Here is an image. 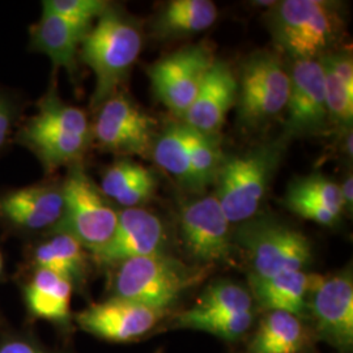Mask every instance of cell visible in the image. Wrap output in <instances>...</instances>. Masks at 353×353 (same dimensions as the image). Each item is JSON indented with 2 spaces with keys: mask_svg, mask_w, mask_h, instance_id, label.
<instances>
[{
  "mask_svg": "<svg viewBox=\"0 0 353 353\" xmlns=\"http://www.w3.org/2000/svg\"><path fill=\"white\" fill-rule=\"evenodd\" d=\"M143 34L137 20L110 6L80 45V58L96 77L92 105L101 106L113 97L139 58Z\"/></svg>",
  "mask_w": 353,
  "mask_h": 353,
  "instance_id": "cell-1",
  "label": "cell"
},
{
  "mask_svg": "<svg viewBox=\"0 0 353 353\" xmlns=\"http://www.w3.org/2000/svg\"><path fill=\"white\" fill-rule=\"evenodd\" d=\"M272 38L296 61H313L330 52L344 29L341 7L326 0H284L268 16Z\"/></svg>",
  "mask_w": 353,
  "mask_h": 353,
  "instance_id": "cell-2",
  "label": "cell"
},
{
  "mask_svg": "<svg viewBox=\"0 0 353 353\" xmlns=\"http://www.w3.org/2000/svg\"><path fill=\"white\" fill-rule=\"evenodd\" d=\"M287 139L224 159L216 176L217 201L230 224L245 223L258 212L276 173Z\"/></svg>",
  "mask_w": 353,
  "mask_h": 353,
  "instance_id": "cell-3",
  "label": "cell"
},
{
  "mask_svg": "<svg viewBox=\"0 0 353 353\" xmlns=\"http://www.w3.org/2000/svg\"><path fill=\"white\" fill-rule=\"evenodd\" d=\"M117 267L114 297L166 312L205 276L203 267L191 268L164 252L134 258Z\"/></svg>",
  "mask_w": 353,
  "mask_h": 353,
  "instance_id": "cell-4",
  "label": "cell"
},
{
  "mask_svg": "<svg viewBox=\"0 0 353 353\" xmlns=\"http://www.w3.org/2000/svg\"><path fill=\"white\" fill-rule=\"evenodd\" d=\"M236 240L246 254L256 278L303 271L312 263V243L303 232L274 219H250L242 224Z\"/></svg>",
  "mask_w": 353,
  "mask_h": 353,
  "instance_id": "cell-5",
  "label": "cell"
},
{
  "mask_svg": "<svg viewBox=\"0 0 353 353\" xmlns=\"http://www.w3.org/2000/svg\"><path fill=\"white\" fill-rule=\"evenodd\" d=\"M62 195L63 211L52 233L71 236L90 252L108 243L118 224V212L81 168L70 170Z\"/></svg>",
  "mask_w": 353,
  "mask_h": 353,
  "instance_id": "cell-6",
  "label": "cell"
},
{
  "mask_svg": "<svg viewBox=\"0 0 353 353\" xmlns=\"http://www.w3.org/2000/svg\"><path fill=\"white\" fill-rule=\"evenodd\" d=\"M290 96V72L278 55L259 51L242 65L237 103L243 126H263L281 113Z\"/></svg>",
  "mask_w": 353,
  "mask_h": 353,
  "instance_id": "cell-7",
  "label": "cell"
},
{
  "mask_svg": "<svg viewBox=\"0 0 353 353\" xmlns=\"http://www.w3.org/2000/svg\"><path fill=\"white\" fill-rule=\"evenodd\" d=\"M314 335L341 353L352 352L353 280L350 270L335 275H313L307 296Z\"/></svg>",
  "mask_w": 353,
  "mask_h": 353,
  "instance_id": "cell-8",
  "label": "cell"
},
{
  "mask_svg": "<svg viewBox=\"0 0 353 353\" xmlns=\"http://www.w3.org/2000/svg\"><path fill=\"white\" fill-rule=\"evenodd\" d=\"M179 230L186 252L198 263L233 262L230 223L216 196H205L183 205L179 214Z\"/></svg>",
  "mask_w": 353,
  "mask_h": 353,
  "instance_id": "cell-9",
  "label": "cell"
},
{
  "mask_svg": "<svg viewBox=\"0 0 353 353\" xmlns=\"http://www.w3.org/2000/svg\"><path fill=\"white\" fill-rule=\"evenodd\" d=\"M212 52L202 45L188 46L152 64V89L165 106L183 118L214 64Z\"/></svg>",
  "mask_w": 353,
  "mask_h": 353,
  "instance_id": "cell-10",
  "label": "cell"
},
{
  "mask_svg": "<svg viewBox=\"0 0 353 353\" xmlns=\"http://www.w3.org/2000/svg\"><path fill=\"white\" fill-rule=\"evenodd\" d=\"M156 119L125 94H114L100 106L94 137L106 151L148 157L156 137Z\"/></svg>",
  "mask_w": 353,
  "mask_h": 353,
  "instance_id": "cell-11",
  "label": "cell"
},
{
  "mask_svg": "<svg viewBox=\"0 0 353 353\" xmlns=\"http://www.w3.org/2000/svg\"><path fill=\"white\" fill-rule=\"evenodd\" d=\"M168 313L112 297L103 303H92L76 316V321L80 327L94 336L114 343H128L147 335Z\"/></svg>",
  "mask_w": 353,
  "mask_h": 353,
  "instance_id": "cell-12",
  "label": "cell"
},
{
  "mask_svg": "<svg viewBox=\"0 0 353 353\" xmlns=\"http://www.w3.org/2000/svg\"><path fill=\"white\" fill-rule=\"evenodd\" d=\"M284 139L318 134L327 126L325 77L319 59L296 61L290 72Z\"/></svg>",
  "mask_w": 353,
  "mask_h": 353,
  "instance_id": "cell-13",
  "label": "cell"
},
{
  "mask_svg": "<svg viewBox=\"0 0 353 353\" xmlns=\"http://www.w3.org/2000/svg\"><path fill=\"white\" fill-rule=\"evenodd\" d=\"M163 221L140 207L118 212V224L113 237L96 252L93 259L101 265H118L130 259L161 254L164 250Z\"/></svg>",
  "mask_w": 353,
  "mask_h": 353,
  "instance_id": "cell-14",
  "label": "cell"
},
{
  "mask_svg": "<svg viewBox=\"0 0 353 353\" xmlns=\"http://www.w3.org/2000/svg\"><path fill=\"white\" fill-rule=\"evenodd\" d=\"M239 81L229 64L214 61L196 97L183 115V123L205 135L217 137L237 101Z\"/></svg>",
  "mask_w": 353,
  "mask_h": 353,
  "instance_id": "cell-15",
  "label": "cell"
},
{
  "mask_svg": "<svg viewBox=\"0 0 353 353\" xmlns=\"http://www.w3.org/2000/svg\"><path fill=\"white\" fill-rule=\"evenodd\" d=\"M63 211L62 186L38 183L0 196V219L29 232L52 229Z\"/></svg>",
  "mask_w": 353,
  "mask_h": 353,
  "instance_id": "cell-16",
  "label": "cell"
},
{
  "mask_svg": "<svg viewBox=\"0 0 353 353\" xmlns=\"http://www.w3.org/2000/svg\"><path fill=\"white\" fill-rule=\"evenodd\" d=\"M314 332L303 319L285 312H268L242 353L310 352Z\"/></svg>",
  "mask_w": 353,
  "mask_h": 353,
  "instance_id": "cell-17",
  "label": "cell"
},
{
  "mask_svg": "<svg viewBox=\"0 0 353 353\" xmlns=\"http://www.w3.org/2000/svg\"><path fill=\"white\" fill-rule=\"evenodd\" d=\"M89 29L55 13L42 11L39 21L30 28V45L33 50L46 54L54 67H63L74 74L77 51Z\"/></svg>",
  "mask_w": 353,
  "mask_h": 353,
  "instance_id": "cell-18",
  "label": "cell"
},
{
  "mask_svg": "<svg viewBox=\"0 0 353 353\" xmlns=\"http://www.w3.org/2000/svg\"><path fill=\"white\" fill-rule=\"evenodd\" d=\"M313 275L303 271L280 274L272 278L250 275L249 283L254 299L268 312H285L303 319L307 312V296Z\"/></svg>",
  "mask_w": 353,
  "mask_h": 353,
  "instance_id": "cell-19",
  "label": "cell"
},
{
  "mask_svg": "<svg viewBox=\"0 0 353 353\" xmlns=\"http://www.w3.org/2000/svg\"><path fill=\"white\" fill-rule=\"evenodd\" d=\"M157 189V176L150 168L122 159L109 166L101 179L102 194L126 208L148 202Z\"/></svg>",
  "mask_w": 353,
  "mask_h": 353,
  "instance_id": "cell-20",
  "label": "cell"
},
{
  "mask_svg": "<svg viewBox=\"0 0 353 353\" xmlns=\"http://www.w3.org/2000/svg\"><path fill=\"white\" fill-rule=\"evenodd\" d=\"M325 77L328 119L348 127L353 119V59L348 51H330L319 58Z\"/></svg>",
  "mask_w": 353,
  "mask_h": 353,
  "instance_id": "cell-21",
  "label": "cell"
},
{
  "mask_svg": "<svg viewBox=\"0 0 353 353\" xmlns=\"http://www.w3.org/2000/svg\"><path fill=\"white\" fill-rule=\"evenodd\" d=\"M90 139L58 128L38 126L30 121L20 134L21 143L34 152L49 169L79 160L87 151Z\"/></svg>",
  "mask_w": 353,
  "mask_h": 353,
  "instance_id": "cell-22",
  "label": "cell"
},
{
  "mask_svg": "<svg viewBox=\"0 0 353 353\" xmlns=\"http://www.w3.org/2000/svg\"><path fill=\"white\" fill-rule=\"evenodd\" d=\"M72 288L71 281L50 271L37 270L26 288L28 309L33 316L46 321L67 322Z\"/></svg>",
  "mask_w": 353,
  "mask_h": 353,
  "instance_id": "cell-23",
  "label": "cell"
},
{
  "mask_svg": "<svg viewBox=\"0 0 353 353\" xmlns=\"http://www.w3.org/2000/svg\"><path fill=\"white\" fill-rule=\"evenodd\" d=\"M217 14L210 0H173L157 14L153 30L159 38L194 34L214 26Z\"/></svg>",
  "mask_w": 353,
  "mask_h": 353,
  "instance_id": "cell-24",
  "label": "cell"
},
{
  "mask_svg": "<svg viewBox=\"0 0 353 353\" xmlns=\"http://www.w3.org/2000/svg\"><path fill=\"white\" fill-rule=\"evenodd\" d=\"M37 270L50 271L68 281H81L87 271L85 249L71 236L55 233L50 240L39 243L33 252Z\"/></svg>",
  "mask_w": 353,
  "mask_h": 353,
  "instance_id": "cell-25",
  "label": "cell"
},
{
  "mask_svg": "<svg viewBox=\"0 0 353 353\" xmlns=\"http://www.w3.org/2000/svg\"><path fill=\"white\" fill-rule=\"evenodd\" d=\"M152 156L154 161L176 181L194 191H202L198 176L191 164L185 125H172L156 139Z\"/></svg>",
  "mask_w": 353,
  "mask_h": 353,
  "instance_id": "cell-26",
  "label": "cell"
},
{
  "mask_svg": "<svg viewBox=\"0 0 353 353\" xmlns=\"http://www.w3.org/2000/svg\"><path fill=\"white\" fill-rule=\"evenodd\" d=\"M252 310V293L233 281H217L203 292L189 312L199 316H227Z\"/></svg>",
  "mask_w": 353,
  "mask_h": 353,
  "instance_id": "cell-27",
  "label": "cell"
},
{
  "mask_svg": "<svg viewBox=\"0 0 353 353\" xmlns=\"http://www.w3.org/2000/svg\"><path fill=\"white\" fill-rule=\"evenodd\" d=\"M169 327L203 331L220 339L234 341L242 338L252 326V312L227 316H199L185 310L170 319Z\"/></svg>",
  "mask_w": 353,
  "mask_h": 353,
  "instance_id": "cell-28",
  "label": "cell"
},
{
  "mask_svg": "<svg viewBox=\"0 0 353 353\" xmlns=\"http://www.w3.org/2000/svg\"><path fill=\"white\" fill-rule=\"evenodd\" d=\"M29 121L39 126L52 127L75 135L92 138L85 113L75 106L64 103L54 88L41 100L38 113Z\"/></svg>",
  "mask_w": 353,
  "mask_h": 353,
  "instance_id": "cell-29",
  "label": "cell"
},
{
  "mask_svg": "<svg viewBox=\"0 0 353 353\" xmlns=\"http://www.w3.org/2000/svg\"><path fill=\"white\" fill-rule=\"evenodd\" d=\"M185 132L191 156V164L198 176L201 188L204 190L216 182V176L225 157L223 156L217 137L205 135L186 125Z\"/></svg>",
  "mask_w": 353,
  "mask_h": 353,
  "instance_id": "cell-30",
  "label": "cell"
},
{
  "mask_svg": "<svg viewBox=\"0 0 353 353\" xmlns=\"http://www.w3.org/2000/svg\"><path fill=\"white\" fill-rule=\"evenodd\" d=\"M287 191L322 203L338 214L343 212L344 202L341 198V186L327 176L312 174L299 178L290 183Z\"/></svg>",
  "mask_w": 353,
  "mask_h": 353,
  "instance_id": "cell-31",
  "label": "cell"
},
{
  "mask_svg": "<svg viewBox=\"0 0 353 353\" xmlns=\"http://www.w3.org/2000/svg\"><path fill=\"white\" fill-rule=\"evenodd\" d=\"M109 7L103 0H45L43 12H51L63 17L76 26L90 28L93 19H99Z\"/></svg>",
  "mask_w": 353,
  "mask_h": 353,
  "instance_id": "cell-32",
  "label": "cell"
},
{
  "mask_svg": "<svg viewBox=\"0 0 353 353\" xmlns=\"http://www.w3.org/2000/svg\"><path fill=\"white\" fill-rule=\"evenodd\" d=\"M284 204L290 208L293 214H296L297 216L303 217V219H306V220L314 221L316 224L325 225V227L334 225L341 217V214L328 208L325 204L313 201L310 198H305V196L292 194L288 191L285 194Z\"/></svg>",
  "mask_w": 353,
  "mask_h": 353,
  "instance_id": "cell-33",
  "label": "cell"
},
{
  "mask_svg": "<svg viewBox=\"0 0 353 353\" xmlns=\"http://www.w3.org/2000/svg\"><path fill=\"white\" fill-rule=\"evenodd\" d=\"M12 127V110L10 103L0 97V148L8 139Z\"/></svg>",
  "mask_w": 353,
  "mask_h": 353,
  "instance_id": "cell-34",
  "label": "cell"
},
{
  "mask_svg": "<svg viewBox=\"0 0 353 353\" xmlns=\"http://www.w3.org/2000/svg\"><path fill=\"white\" fill-rule=\"evenodd\" d=\"M0 353H48L26 341H10L0 345Z\"/></svg>",
  "mask_w": 353,
  "mask_h": 353,
  "instance_id": "cell-35",
  "label": "cell"
},
{
  "mask_svg": "<svg viewBox=\"0 0 353 353\" xmlns=\"http://www.w3.org/2000/svg\"><path fill=\"white\" fill-rule=\"evenodd\" d=\"M353 179L352 176H347L345 181L343 182L341 186V198L344 202V207L345 205H352L353 201Z\"/></svg>",
  "mask_w": 353,
  "mask_h": 353,
  "instance_id": "cell-36",
  "label": "cell"
},
{
  "mask_svg": "<svg viewBox=\"0 0 353 353\" xmlns=\"http://www.w3.org/2000/svg\"><path fill=\"white\" fill-rule=\"evenodd\" d=\"M3 271V258H1V254H0V274Z\"/></svg>",
  "mask_w": 353,
  "mask_h": 353,
  "instance_id": "cell-37",
  "label": "cell"
}]
</instances>
